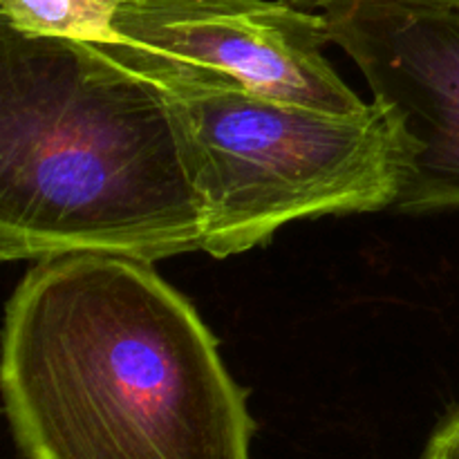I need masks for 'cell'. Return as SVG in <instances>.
<instances>
[{"label": "cell", "mask_w": 459, "mask_h": 459, "mask_svg": "<svg viewBox=\"0 0 459 459\" xmlns=\"http://www.w3.org/2000/svg\"><path fill=\"white\" fill-rule=\"evenodd\" d=\"M323 13L412 148L394 209H459V0H334Z\"/></svg>", "instance_id": "5b68a950"}, {"label": "cell", "mask_w": 459, "mask_h": 459, "mask_svg": "<svg viewBox=\"0 0 459 459\" xmlns=\"http://www.w3.org/2000/svg\"><path fill=\"white\" fill-rule=\"evenodd\" d=\"M121 52L164 65L200 67L251 92L334 115L368 108L327 61L325 13L287 0H121Z\"/></svg>", "instance_id": "277c9868"}, {"label": "cell", "mask_w": 459, "mask_h": 459, "mask_svg": "<svg viewBox=\"0 0 459 459\" xmlns=\"http://www.w3.org/2000/svg\"><path fill=\"white\" fill-rule=\"evenodd\" d=\"M0 384L22 459H251L247 390L151 263H36L4 312Z\"/></svg>", "instance_id": "6da1fadb"}, {"label": "cell", "mask_w": 459, "mask_h": 459, "mask_svg": "<svg viewBox=\"0 0 459 459\" xmlns=\"http://www.w3.org/2000/svg\"><path fill=\"white\" fill-rule=\"evenodd\" d=\"M287 3L296 4V7H300V9H309V12H316V9H321L323 12V9L330 7L334 0H287Z\"/></svg>", "instance_id": "ba28073f"}, {"label": "cell", "mask_w": 459, "mask_h": 459, "mask_svg": "<svg viewBox=\"0 0 459 459\" xmlns=\"http://www.w3.org/2000/svg\"><path fill=\"white\" fill-rule=\"evenodd\" d=\"M206 204L173 94L101 45L0 22V258L202 251Z\"/></svg>", "instance_id": "7a4b0ae2"}, {"label": "cell", "mask_w": 459, "mask_h": 459, "mask_svg": "<svg viewBox=\"0 0 459 459\" xmlns=\"http://www.w3.org/2000/svg\"><path fill=\"white\" fill-rule=\"evenodd\" d=\"M421 459H459V411L439 426Z\"/></svg>", "instance_id": "52a82bcc"}, {"label": "cell", "mask_w": 459, "mask_h": 459, "mask_svg": "<svg viewBox=\"0 0 459 459\" xmlns=\"http://www.w3.org/2000/svg\"><path fill=\"white\" fill-rule=\"evenodd\" d=\"M101 48L178 101L206 204L202 251L213 258L255 249L294 220L397 204L412 148L381 103L334 115L263 97L200 67Z\"/></svg>", "instance_id": "3957f363"}, {"label": "cell", "mask_w": 459, "mask_h": 459, "mask_svg": "<svg viewBox=\"0 0 459 459\" xmlns=\"http://www.w3.org/2000/svg\"><path fill=\"white\" fill-rule=\"evenodd\" d=\"M121 0H0V18L31 39H65L92 45L119 43L115 13Z\"/></svg>", "instance_id": "8992f818"}]
</instances>
